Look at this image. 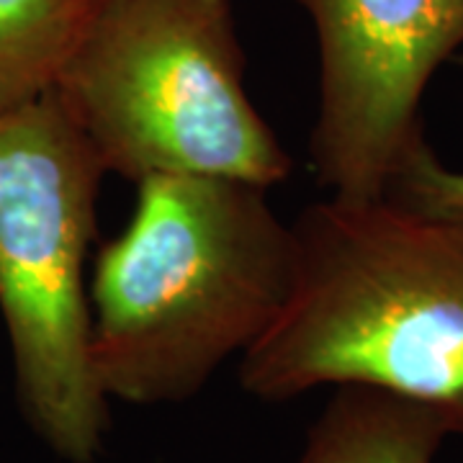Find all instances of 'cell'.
I'll return each instance as SVG.
<instances>
[{
    "label": "cell",
    "instance_id": "1",
    "mask_svg": "<svg viewBox=\"0 0 463 463\" xmlns=\"http://www.w3.org/2000/svg\"><path fill=\"white\" fill-rule=\"evenodd\" d=\"M291 227L294 288L240 358L242 389L288 402L368 386L428 407L463 438V216L392 194L327 196Z\"/></svg>",
    "mask_w": 463,
    "mask_h": 463
},
{
    "label": "cell",
    "instance_id": "2",
    "mask_svg": "<svg viewBox=\"0 0 463 463\" xmlns=\"http://www.w3.org/2000/svg\"><path fill=\"white\" fill-rule=\"evenodd\" d=\"M268 188L149 175L88 281L90 355L103 394L160 407L194 399L281 315L297 279L294 227Z\"/></svg>",
    "mask_w": 463,
    "mask_h": 463
},
{
    "label": "cell",
    "instance_id": "3",
    "mask_svg": "<svg viewBox=\"0 0 463 463\" xmlns=\"http://www.w3.org/2000/svg\"><path fill=\"white\" fill-rule=\"evenodd\" d=\"M52 88L103 170L127 181L209 175L270 188L291 173L248 96L230 0H88Z\"/></svg>",
    "mask_w": 463,
    "mask_h": 463
},
{
    "label": "cell",
    "instance_id": "4",
    "mask_svg": "<svg viewBox=\"0 0 463 463\" xmlns=\"http://www.w3.org/2000/svg\"><path fill=\"white\" fill-rule=\"evenodd\" d=\"M103 175L54 88L0 111V315L21 412L67 463L99 461L109 430L85 281Z\"/></svg>",
    "mask_w": 463,
    "mask_h": 463
},
{
    "label": "cell",
    "instance_id": "5",
    "mask_svg": "<svg viewBox=\"0 0 463 463\" xmlns=\"http://www.w3.org/2000/svg\"><path fill=\"white\" fill-rule=\"evenodd\" d=\"M315 26L317 183L340 199L389 194L425 145L420 103L463 47V0H294Z\"/></svg>",
    "mask_w": 463,
    "mask_h": 463
},
{
    "label": "cell",
    "instance_id": "6",
    "mask_svg": "<svg viewBox=\"0 0 463 463\" xmlns=\"http://www.w3.org/2000/svg\"><path fill=\"white\" fill-rule=\"evenodd\" d=\"M446 438L428 407L368 386H335L288 463H435Z\"/></svg>",
    "mask_w": 463,
    "mask_h": 463
},
{
    "label": "cell",
    "instance_id": "7",
    "mask_svg": "<svg viewBox=\"0 0 463 463\" xmlns=\"http://www.w3.org/2000/svg\"><path fill=\"white\" fill-rule=\"evenodd\" d=\"M85 14V0H0V111L50 90Z\"/></svg>",
    "mask_w": 463,
    "mask_h": 463
},
{
    "label": "cell",
    "instance_id": "8",
    "mask_svg": "<svg viewBox=\"0 0 463 463\" xmlns=\"http://www.w3.org/2000/svg\"><path fill=\"white\" fill-rule=\"evenodd\" d=\"M458 65H463V54L458 57ZM389 194L425 209L463 216V170L443 165L425 142L392 183Z\"/></svg>",
    "mask_w": 463,
    "mask_h": 463
},
{
    "label": "cell",
    "instance_id": "9",
    "mask_svg": "<svg viewBox=\"0 0 463 463\" xmlns=\"http://www.w3.org/2000/svg\"><path fill=\"white\" fill-rule=\"evenodd\" d=\"M85 3H88V0H85Z\"/></svg>",
    "mask_w": 463,
    "mask_h": 463
}]
</instances>
